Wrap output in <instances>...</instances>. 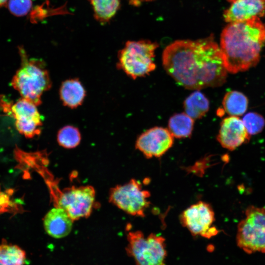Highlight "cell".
<instances>
[{"mask_svg":"<svg viewBox=\"0 0 265 265\" xmlns=\"http://www.w3.org/2000/svg\"><path fill=\"white\" fill-rule=\"evenodd\" d=\"M173 142L174 136L169 130L156 127L139 135L135 148L147 159L160 158L172 146Z\"/></svg>","mask_w":265,"mask_h":265,"instance_id":"cell-10","label":"cell"},{"mask_svg":"<svg viewBox=\"0 0 265 265\" xmlns=\"http://www.w3.org/2000/svg\"><path fill=\"white\" fill-rule=\"evenodd\" d=\"M95 200V191L91 186H73L60 193L56 207L63 209L74 221L90 216Z\"/></svg>","mask_w":265,"mask_h":265,"instance_id":"cell-7","label":"cell"},{"mask_svg":"<svg viewBox=\"0 0 265 265\" xmlns=\"http://www.w3.org/2000/svg\"><path fill=\"white\" fill-rule=\"evenodd\" d=\"M26 253L19 246L3 240L0 243V265H25Z\"/></svg>","mask_w":265,"mask_h":265,"instance_id":"cell-20","label":"cell"},{"mask_svg":"<svg viewBox=\"0 0 265 265\" xmlns=\"http://www.w3.org/2000/svg\"><path fill=\"white\" fill-rule=\"evenodd\" d=\"M250 137L242 121L231 116L222 121L217 139L223 148L233 151L249 141Z\"/></svg>","mask_w":265,"mask_h":265,"instance_id":"cell-11","label":"cell"},{"mask_svg":"<svg viewBox=\"0 0 265 265\" xmlns=\"http://www.w3.org/2000/svg\"><path fill=\"white\" fill-rule=\"evenodd\" d=\"M162 64L167 73L187 89L220 86L227 79L222 52L212 37L171 43L163 52Z\"/></svg>","mask_w":265,"mask_h":265,"instance_id":"cell-1","label":"cell"},{"mask_svg":"<svg viewBox=\"0 0 265 265\" xmlns=\"http://www.w3.org/2000/svg\"><path fill=\"white\" fill-rule=\"evenodd\" d=\"M243 123L250 135L261 132L265 126V120L260 114L250 112L244 115Z\"/></svg>","mask_w":265,"mask_h":265,"instance_id":"cell-22","label":"cell"},{"mask_svg":"<svg viewBox=\"0 0 265 265\" xmlns=\"http://www.w3.org/2000/svg\"><path fill=\"white\" fill-rule=\"evenodd\" d=\"M81 141V134L79 129L72 125L61 128L57 134V141L61 147L72 149L78 146Z\"/></svg>","mask_w":265,"mask_h":265,"instance_id":"cell-21","label":"cell"},{"mask_svg":"<svg viewBox=\"0 0 265 265\" xmlns=\"http://www.w3.org/2000/svg\"><path fill=\"white\" fill-rule=\"evenodd\" d=\"M151 0H129V2L132 5L135 6H139L142 3L146 1H150Z\"/></svg>","mask_w":265,"mask_h":265,"instance_id":"cell-26","label":"cell"},{"mask_svg":"<svg viewBox=\"0 0 265 265\" xmlns=\"http://www.w3.org/2000/svg\"><path fill=\"white\" fill-rule=\"evenodd\" d=\"M150 192L143 189L140 183L132 179L123 185L111 188L109 201L127 213L143 217L149 208Z\"/></svg>","mask_w":265,"mask_h":265,"instance_id":"cell-6","label":"cell"},{"mask_svg":"<svg viewBox=\"0 0 265 265\" xmlns=\"http://www.w3.org/2000/svg\"><path fill=\"white\" fill-rule=\"evenodd\" d=\"M265 44V24L260 18L229 24L220 44L227 72L236 74L255 66Z\"/></svg>","mask_w":265,"mask_h":265,"instance_id":"cell-2","label":"cell"},{"mask_svg":"<svg viewBox=\"0 0 265 265\" xmlns=\"http://www.w3.org/2000/svg\"><path fill=\"white\" fill-rule=\"evenodd\" d=\"M237 242L248 254L265 253V227L251 225L245 219L241 220L238 225Z\"/></svg>","mask_w":265,"mask_h":265,"instance_id":"cell-13","label":"cell"},{"mask_svg":"<svg viewBox=\"0 0 265 265\" xmlns=\"http://www.w3.org/2000/svg\"><path fill=\"white\" fill-rule=\"evenodd\" d=\"M185 113L193 119L203 117L208 112L210 104L208 99L200 91L191 93L184 101Z\"/></svg>","mask_w":265,"mask_h":265,"instance_id":"cell-16","label":"cell"},{"mask_svg":"<svg viewBox=\"0 0 265 265\" xmlns=\"http://www.w3.org/2000/svg\"><path fill=\"white\" fill-rule=\"evenodd\" d=\"M8 114L14 118L17 130L26 137L33 138L41 133L44 118L33 103L21 98L11 104Z\"/></svg>","mask_w":265,"mask_h":265,"instance_id":"cell-9","label":"cell"},{"mask_svg":"<svg viewBox=\"0 0 265 265\" xmlns=\"http://www.w3.org/2000/svg\"><path fill=\"white\" fill-rule=\"evenodd\" d=\"M8 0H0V6L5 5Z\"/></svg>","mask_w":265,"mask_h":265,"instance_id":"cell-27","label":"cell"},{"mask_svg":"<svg viewBox=\"0 0 265 265\" xmlns=\"http://www.w3.org/2000/svg\"><path fill=\"white\" fill-rule=\"evenodd\" d=\"M32 4L31 0H8L6 4L10 12L17 17L27 14Z\"/></svg>","mask_w":265,"mask_h":265,"instance_id":"cell-24","label":"cell"},{"mask_svg":"<svg viewBox=\"0 0 265 265\" xmlns=\"http://www.w3.org/2000/svg\"><path fill=\"white\" fill-rule=\"evenodd\" d=\"M245 219L249 224L265 227V208L249 206L245 211Z\"/></svg>","mask_w":265,"mask_h":265,"instance_id":"cell-23","label":"cell"},{"mask_svg":"<svg viewBox=\"0 0 265 265\" xmlns=\"http://www.w3.org/2000/svg\"><path fill=\"white\" fill-rule=\"evenodd\" d=\"M15 206L10 200V193L1 191L0 189V213L10 211Z\"/></svg>","mask_w":265,"mask_h":265,"instance_id":"cell-25","label":"cell"},{"mask_svg":"<svg viewBox=\"0 0 265 265\" xmlns=\"http://www.w3.org/2000/svg\"><path fill=\"white\" fill-rule=\"evenodd\" d=\"M158 47L147 40L127 42L119 52L117 68L133 79L149 74L156 67L154 59Z\"/></svg>","mask_w":265,"mask_h":265,"instance_id":"cell-4","label":"cell"},{"mask_svg":"<svg viewBox=\"0 0 265 265\" xmlns=\"http://www.w3.org/2000/svg\"><path fill=\"white\" fill-rule=\"evenodd\" d=\"M193 120L186 113L174 114L169 120V131L174 137L177 138L188 137L193 130Z\"/></svg>","mask_w":265,"mask_h":265,"instance_id":"cell-19","label":"cell"},{"mask_svg":"<svg viewBox=\"0 0 265 265\" xmlns=\"http://www.w3.org/2000/svg\"><path fill=\"white\" fill-rule=\"evenodd\" d=\"M126 250L136 265H165V238L151 233L147 237L140 231L129 232Z\"/></svg>","mask_w":265,"mask_h":265,"instance_id":"cell-5","label":"cell"},{"mask_svg":"<svg viewBox=\"0 0 265 265\" xmlns=\"http://www.w3.org/2000/svg\"><path fill=\"white\" fill-rule=\"evenodd\" d=\"M73 220L62 209L55 207L50 210L43 220L46 233L55 238H60L68 235L73 227Z\"/></svg>","mask_w":265,"mask_h":265,"instance_id":"cell-14","label":"cell"},{"mask_svg":"<svg viewBox=\"0 0 265 265\" xmlns=\"http://www.w3.org/2000/svg\"><path fill=\"white\" fill-rule=\"evenodd\" d=\"M182 225L193 236L210 238L216 235L218 230L212 226L215 220L214 211L210 204L199 201L183 212L180 216Z\"/></svg>","mask_w":265,"mask_h":265,"instance_id":"cell-8","label":"cell"},{"mask_svg":"<svg viewBox=\"0 0 265 265\" xmlns=\"http://www.w3.org/2000/svg\"><path fill=\"white\" fill-rule=\"evenodd\" d=\"M86 96V91L78 79L63 81L59 89V96L64 106L75 108L80 106Z\"/></svg>","mask_w":265,"mask_h":265,"instance_id":"cell-15","label":"cell"},{"mask_svg":"<svg viewBox=\"0 0 265 265\" xmlns=\"http://www.w3.org/2000/svg\"><path fill=\"white\" fill-rule=\"evenodd\" d=\"M230 6L224 13L225 21L230 23L260 18L265 14V0H228Z\"/></svg>","mask_w":265,"mask_h":265,"instance_id":"cell-12","label":"cell"},{"mask_svg":"<svg viewBox=\"0 0 265 265\" xmlns=\"http://www.w3.org/2000/svg\"><path fill=\"white\" fill-rule=\"evenodd\" d=\"M248 104V99L242 93L234 90L228 92L222 101L226 112L233 116L243 114L247 109Z\"/></svg>","mask_w":265,"mask_h":265,"instance_id":"cell-18","label":"cell"},{"mask_svg":"<svg viewBox=\"0 0 265 265\" xmlns=\"http://www.w3.org/2000/svg\"><path fill=\"white\" fill-rule=\"evenodd\" d=\"M21 66L12 81L13 88L25 99L37 106L42 103V96L52 86L45 63L41 59L29 58L22 47L19 48Z\"/></svg>","mask_w":265,"mask_h":265,"instance_id":"cell-3","label":"cell"},{"mask_svg":"<svg viewBox=\"0 0 265 265\" xmlns=\"http://www.w3.org/2000/svg\"><path fill=\"white\" fill-rule=\"evenodd\" d=\"M92 6L94 17L101 24L109 22L120 7V0H88Z\"/></svg>","mask_w":265,"mask_h":265,"instance_id":"cell-17","label":"cell"}]
</instances>
